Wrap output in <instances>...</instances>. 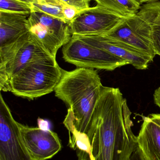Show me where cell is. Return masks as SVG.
Instances as JSON below:
<instances>
[{"label": "cell", "mask_w": 160, "mask_h": 160, "mask_svg": "<svg viewBox=\"0 0 160 160\" xmlns=\"http://www.w3.org/2000/svg\"><path fill=\"white\" fill-rule=\"evenodd\" d=\"M140 4L142 5L143 3H147L151 2H157L159 0H135Z\"/></svg>", "instance_id": "obj_26"}, {"label": "cell", "mask_w": 160, "mask_h": 160, "mask_svg": "<svg viewBox=\"0 0 160 160\" xmlns=\"http://www.w3.org/2000/svg\"><path fill=\"white\" fill-rule=\"evenodd\" d=\"M65 127L69 132V146L73 150H81L89 155L90 160H93L92 146L87 134L78 131L71 124H65Z\"/></svg>", "instance_id": "obj_15"}, {"label": "cell", "mask_w": 160, "mask_h": 160, "mask_svg": "<svg viewBox=\"0 0 160 160\" xmlns=\"http://www.w3.org/2000/svg\"><path fill=\"white\" fill-rule=\"evenodd\" d=\"M18 124L22 141L33 160L50 159L61 151V140L54 132Z\"/></svg>", "instance_id": "obj_10"}, {"label": "cell", "mask_w": 160, "mask_h": 160, "mask_svg": "<svg viewBox=\"0 0 160 160\" xmlns=\"http://www.w3.org/2000/svg\"><path fill=\"white\" fill-rule=\"evenodd\" d=\"M154 99L155 104L160 109V87L155 90L154 94Z\"/></svg>", "instance_id": "obj_25"}, {"label": "cell", "mask_w": 160, "mask_h": 160, "mask_svg": "<svg viewBox=\"0 0 160 160\" xmlns=\"http://www.w3.org/2000/svg\"><path fill=\"white\" fill-rule=\"evenodd\" d=\"M137 136L138 147L145 160H160V114L142 116Z\"/></svg>", "instance_id": "obj_12"}, {"label": "cell", "mask_w": 160, "mask_h": 160, "mask_svg": "<svg viewBox=\"0 0 160 160\" xmlns=\"http://www.w3.org/2000/svg\"><path fill=\"white\" fill-rule=\"evenodd\" d=\"M102 87L99 75L94 69L64 70L54 91L56 97L69 107L64 124H71L78 131L87 134Z\"/></svg>", "instance_id": "obj_2"}, {"label": "cell", "mask_w": 160, "mask_h": 160, "mask_svg": "<svg viewBox=\"0 0 160 160\" xmlns=\"http://www.w3.org/2000/svg\"><path fill=\"white\" fill-rule=\"evenodd\" d=\"M29 15L0 11V48L13 44L28 32Z\"/></svg>", "instance_id": "obj_13"}, {"label": "cell", "mask_w": 160, "mask_h": 160, "mask_svg": "<svg viewBox=\"0 0 160 160\" xmlns=\"http://www.w3.org/2000/svg\"><path fill=\"white\" fill-rule=\"evenodd\" d=\"M137 14L150 24L160 26V1L143 4Z\"/></svg>", "instance_id": "obj_17"}, {"label": "cell", "mask_w": 160, "mask_h": 160, "mask_svg": "<svg viewBox=\"0 0 160 160\" xmlns=\"http://www.w3.org/2000/svg\"><path fill=\"white\" fill-rule=\"evenodd\" d=\"M83 11H80L73 7L65 4L63 7V13L67 23L70 24V22L76 17Z\"/></svg>", "instance_id": "obj_19"}, {"label": "cell", "mask_w": 160, "mask_h": 160, "mask_svg": "<svg viewBox=\"0 0 160 160\" xmlns=\"http://www.w3.org/2000/svg\"><path fill=\"white\" fill-rule=\"evenodd\" d=\"M62 52L64 60L78 68L113 71L129 64L125 60L89 45L74 36L63 46Z\"/></svg>", "instance_id": "obj_6"}, {"label": "cell", "mask_w": 160, "mask_h": 160, "mask_svg": "<svg viewBox=\"0 0 160 160\" xmlns=\"http://www.w3.org/2000/svg\"><path fill=\"white\" fill-rule=\"evenodd\" d=\"M151 25H152V40L154 51L156 55L160 56V26Z\"/></svg>", "instance_id": "obj_21"}, {"label": "cell", "mask_w": 160, "mask_h": 160, "mask_svg": "<svg viewBox=\"0 0 160 160\" xmlns=\"http://www.w3.org/2000/svg\"><path fill=\"white\" fill-rule=\"evenodd\" d=\"M131 115L119 88L103 86L87 133L93 160L130 159L138 147Z\"/></svg>", "instance_id": "obj_1"}, {"label": "cell", "mask_w": 160, "mask_h": 160, "mask_svg": "<svg viewBox=\"0 0 160 160\" xmlns=\"http://www.w3.org/2000/svg\"><path fill=\"white\" fill-rule=\"evenodd\" d=\"M76 152L78 160H90L89 155L86 152L79 149H77Z\"/></svg>", "instance_id": "obj_24"}, {"label": "cell", "mask_w": 160, "mask_h": 160, "mask_svg": "<svg viewBox=\"0 0 160 160\" xmlns=\"http://www.w3.org/2000/svg\"><path fill=\"white\" fill-rule=\"evenodd\" d=\"M66 4L73 7L81 11H85L90 8L89 2L92 0H60Z\"/></svg>", "instance_id": "obj_20"}, {"label": "cell", "mask_w": 160, "mask_h": 160, "mask_svg": "<svg viewBox=\"0 0 160 160\" xmlns=\"http://www.w3.org/2000/svg\"><path fill=\"white\" fill-rule=\"evenodd\" d=\"M106 35L127 43L150 56H156L152 25L137 14L126 18L112 31Z\"/></svg>", "instance_id": "obj_9"}, {"label": "cell", "mask_w": 160, "mask_h": 160, "mask_svg": "<svg viewBox=\"0 0 160 160\" xmlns=\"http://www.w3.org/2000/svg\"><path fill=\"white\" fill-rule=\"evenodd\" d=\"M64 70L53 56L35 60L11 78L10 92L18 97L34 99L54 91Z\"/></svg>", "instance_id": "obj_3"}, {"label": "cell", "mask_w": 160, "mask_h": 160, "mask_svg": "<svg viewBox=\"0 0 160 160\" xmlns=\"http://www.w3.org/2000/svg\"><path fill=\"white\" fill-rule=\"evenodd\" d=\"M49 56H52L35 41L29 32L14 44L1 49V90L10 91L9 82L13 76L31 62Z\"/></svg>", "instance_id": "obj_4"}, {"label": "cell", "mask_w": 160, "mask_h": 160, "mask_svg": "<svg viewBox=\"0 0 160 160\" xmlns=\"http://www.w3.org/2000/svg\"><path fill=\"white\" fill-rule=\"evenodd\" d=\"M74 36L89 45L125 60L136 69H146L149 63L153 62V59L150 56L140 50L106 35Z\"/></svg>", "instance_id": "obj_11"}, {"label": "cell", "mask_w": 160, "mask_h": 160, "mask_svg": "<svg viewBox=\"0 0 160 160\" xmlns=\"http://www.w3.org/2000/svg\"><path fill=\"white\" fill-rule=\"evenodd\" d=\"M65 4L60 0H36L30 8L32 12L45 13L66 22L63 13Z\"/></svg>", "instance_id": "obj_16"}, {"label": "cell", "mask_w": 160, "mask_h": 160, "mask_svg": "<svg viewBox=\"0 0 160 160\" xmlns=\"http://www.w3.org/2000/svg\"><path fill=\"white\" fill-rule=\"evenodd\" d=\"M126 18L97 5L84 11L70 23L72 36L108 34Z\"/></svg>", "instance_id": "obj_7"}, {"label": "cell", "mask_w": 160, "mask_h": 160, "mask_svg": "<svg viewBox=\"0 0 160 160\" xmlns=\"http://www.w3.org/2000/svg\"><path fill=\"white\" fill-rule=\"evenodd\" d=\"M0 11L29 15L32 13L29 6L20 0H0Z\"/></svg>", "instance_id": "obj_18"}, {"label": "cell", "mask_w": 160, "mask_h": 160, "mask_svg": "<svg viewBox=\"0 0 160 160\" xmlns=\"http://www.w3.org/2000/svg\"><path fill=\"white\" fill-rule=\"evenodd\" d=\"M130 160H145L139 147L133 152Z\"/></svg>", "instance_id": "obj_23"}, {"label": "cell", "mask_w": 160, "mask_h": 160, "mask_svg": "<svg viewBox=\"0 0 160 160\" xmlns=\"http://www.w3.org/2000/svg\"><path fill=\"white\" fill-rule=\"evenodd\" d=\"M97 5L125 18L135 15L141 5L135 0H94Z\"/></svg>", "instance_id": "obj_14"}, {"label": "cell", "mask_w": 160, "mask_h": 160, "mask_svg": "<svg viewBox=\"0 0 160 160\" xmlns=\"http://www.w3.org/2000/svg\"><path fill=\"white\" fill-rule=\"evenodd\" d=\"M18 122L0 96V160H34L22 141Z\"/></svg>", "instance_id": "obj_8"}, {"label": "cell", "mask_w": 160, "mask_h": 160, "mask_svg": "<svg viewBox=\"0 0 160 160\" xmlns=\"http://www.w3.org/2000/svg\"><path fill=\"white\" fill-rule=\"evenodd\" d=\"M27 28L30 36L55 58L59 49L72 37L70 24L41 12H33L30 14Z\"/></svg>", "instance_id": "obj_5"}, {"label": "cell", "mask_w": 160, "mask_h": 160, "mask_svg": "<svg viewBox=\"0 0 160 160\" xmlns=\"http://www.w3.org/2000/svg\"><path fill=\"white\" fill-rule=\"evenodd\" d=\"M38 128L44 130H49L50 129L49 123V121L41 118H38Z\"/></svg>", "instance_id": "obj_22"}]
</instances>
